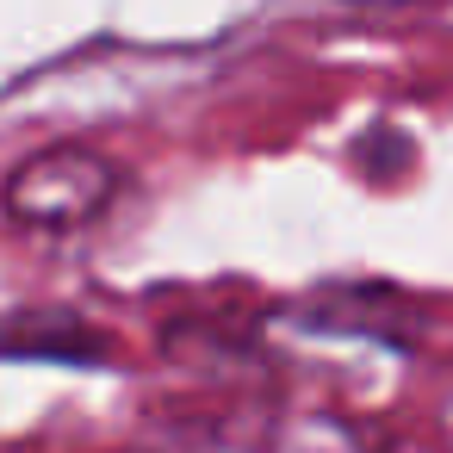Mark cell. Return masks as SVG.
Masks as SVG:
<instances>
[{
  "mask_svg": "<svg viewBox=\"0 0 453 453\" xmlns=\"http://www.w3.org/2000/svg\"><path fill=\"white\" fill-rule=\"evenodd\" d=\"M112 193H119V168L100 150L50 143V150L26 156L7 174V187H0V211H7L19 230L63 236V230H88L94 218H106Z\"/></svg>",
  "mask_w": 453,
  "mask_h": 453,
  "instance_id": "6da1fadb",
  "label": "cell"
},
{
  "mask_svg": "<svg viewBox=\"0 0 453 453\" xmlns=\"http://www.w3.org/2000/svg\"><path fill=\"white\" fill-rule=\"evenodd\" d=\"M0 354H32V360H100V335H88L81 323L38 329V323L26 317V323H7V329H0Z\"/></svg>",
  "mask_w": 453,
  "mask_h": 453,
  "instance_id": "7a4b0ae2",
  "label": "cell"
}]
</instances>
